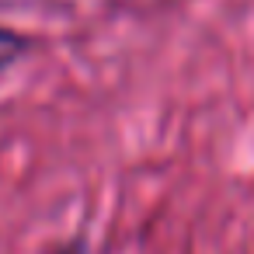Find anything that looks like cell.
Instances as JSON below:
<instances>
[{
    "label": "cell",
    "instance_id": "2",
    "mask_svg": "<svg viewBox=\"0 0 254 254\" xmlns=\"http://www.w3.org/2000/svg\"><path fill=\"white\" fill-rule=\"evenodd\" d=\"M60 254H80V247H70V251H60Z\"/></svg>",
    "mask_w": 254,
    "mask_h": 254
},
{
    "label": "cell",
    "instance_id": "1",
    "mask_svg": "<svg viewBox=\"0 0 254 254\" xmlns=\"http://www.w3.org/2000/svg\"><path fill=\"white\" fill-rule=\"evenodd\" d=\"M28 49V42L18 35V32H7V28H0V70L11 66L14 60H21Z\"/></svg>",
    "mask_w": 254,
    "mask_h": 254
}]
</instances>
